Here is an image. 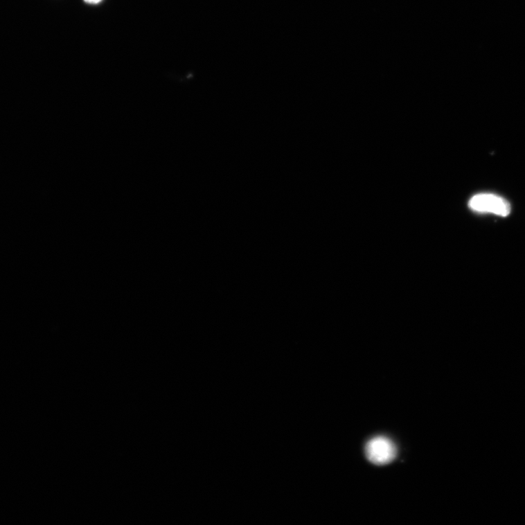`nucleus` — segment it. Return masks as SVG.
<instances>
[{
	"label": "nucleus",
	"mask_w": 525,
	"mask_h": 525,
	"mask_svg": "<svg viewBox=\"0 0 525 525\" xmlns=\"http://www.w3.org/2000/svg\"><path fill=\"white\" fill-rule=\"evenodd\" d=\"M471 209L481 213H492L500 216H507L510 212V205L504 199L490 195L481 193L474 196L469 202Z\"/></svg>",
	"instance_id": "1"
},
{
	"label": "nucleus",
	"mask_w": 525,
	"mask_h": 525,
	"mask_svg": "<svg viewBox=\"0 0 525 525\" xmlns=\"http://www.w3.org/2000/svg\"><path fill=\"white\" fill-rule=\"evenodd\" d=\"M366 453L370 462L382 465L394 460L396 450L391 441L384 437H377L368 442Z\"/></svg>",
	"instance_id": "2"
},
{
	"label": "nucleus",
	"mask_w": 525,
	"mask_h": 525,
	"mask_svg": "<svg viewBox=\"0 0 525 525\" xmlns=\"http://www.w3.org/2000/svg\"><path fill=\"white\" fill-rule=\"evenodd\" d=\"M84 1L90 5H98L103 0H84Z\"/></svg>",
	"instance_id": "3"
}]
</instances>
